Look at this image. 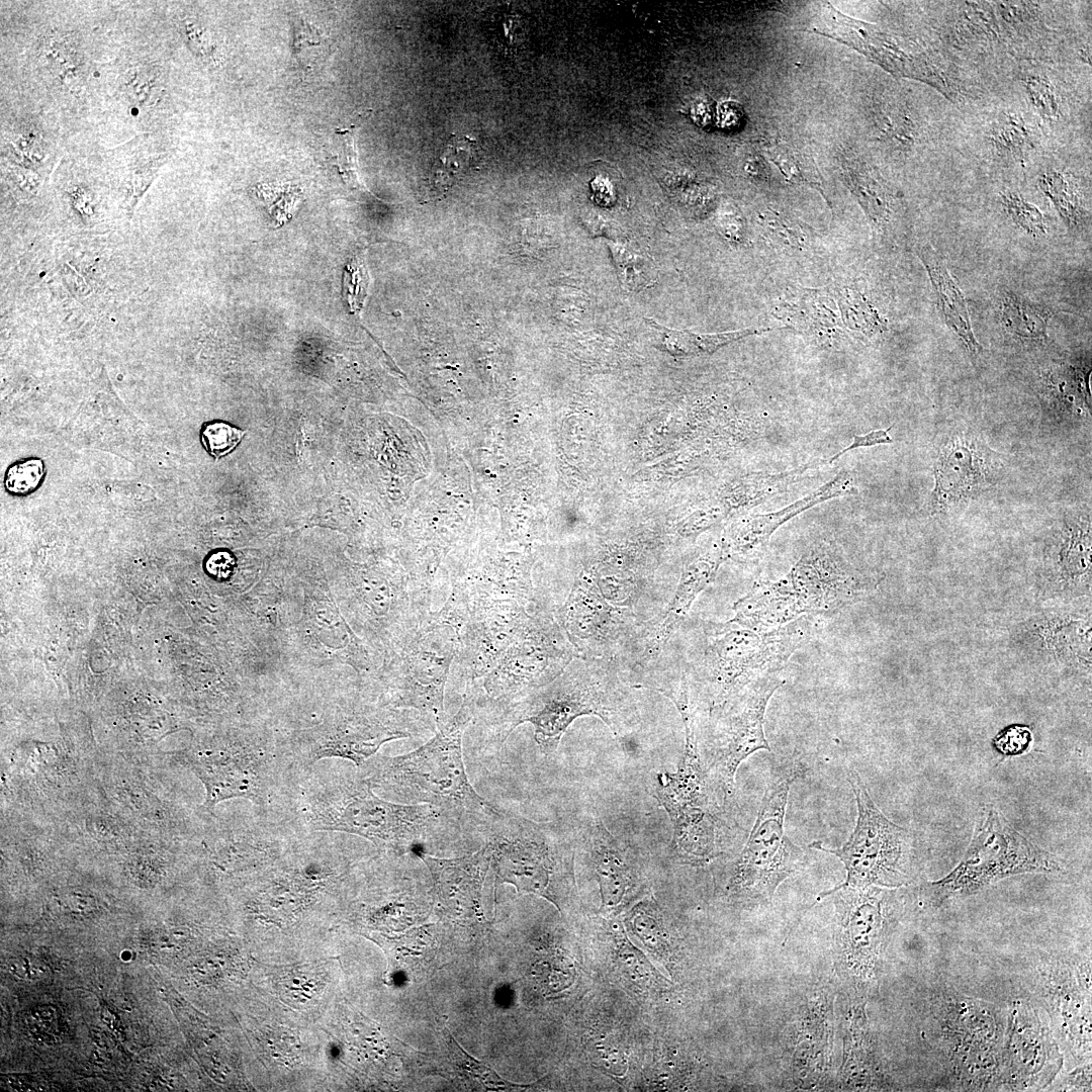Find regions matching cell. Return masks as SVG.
I'll return each instance as SVG.
<instances>
[{
    "instance_id": "obj_1",
    "label": "cell",
    "mask_w": 1092,
    "mask_h": 1092,
    "mask_svg": "<svg viewBox=\"0 0 1092 1092\" xmlns=\"http://www.w3.org/2000/svg\"><path fill=\"white\" fill-rule=\"evenodd\" d=\"M473 715V701L464 695L457 713L439 723L426 743L405 754L371 757L359 767L363 778L403 804L433 805L454 825L488 833L505 813L474 790L466 774L462 738Z\"/></svg>"
},
{
    "instance_id": "obj_2",
    "label": "cell",
    "mask_w": 1092,
    "mask_h": 1092,
    "mask_svg": "<svg viewBox=\"0 0 1092 1092\" xmlns=\"http://www.w3.org/2000/svg\"><path fill=\"white\" fill-rule=\"evenodd\" d=\"M621 670L604 660L575 657L551 682L504 707L502 741L521 724L531 723L544 754L558 748L568 726L578 717H600L620 739L634 733L640 715Z\"/></svg>"
},
{
    "instance_id": "obj_3",
    "label": "cell",
    "mask_w": 1092,
    "mask_h": 1092,
    "mask_svg": "<svg viewBox=\"0 0 1092 1092\" xmlns=\"http://www.w3.org/2000/svg\"><path fill=\"white\" fill-rule=\"evenodd\" d=\"M820 630L818 615H803L769 630L750 629L732 620L703 622L700 647L686 663L690 689L710 714L756 678L783 668Z\"/></svg>"
},
{
    "instance_id": "obj_4",
    "label": "cell",
    "mask_w": 1092,
    "mask_h": 1092,
    "mask_svg": "<svg viewBox=\"0 0 1092 1092\" xmlns=\"http://www.w3.org/2000/svg\"><path fill=\"white\" fill-rule=\"evenodd\" d=\"M301 794L299 813L312 831L357 835L395 853L427 841L440 827L454 825L433 805L393 803L377 796L362 774L315 779Z\"/></svg>"
},
{
    "instance_id": "obj_5",
    "label": "cell",
    "mask_w": 1092,
    "mask_h": 1092,
    "mask_svg": "<svg viewBox=\"0 0 1092 1092\" xmlns=\"http://www.w3.org/2000/svg\"><path fill=\"white\" fill-rule=\"evenodd\" d=\"M497 883L514 885L553 903L562 912L574 900L573 843L557 824L507 815L489 830Z\"/></svg>"
},
{
    "instance_id": "obj_6",
    "label": "cell",
    "mask_w": 1092,
    "mask_h": 1092,
    "mask_svg": "<svg viewBox=\"0 0 1092 1092\" xmlns=\"http://www.w3.org/2000/svg\"><path fill=\"white\" fill-rule=\"evenodd\" d=\"M1064 866L1049 851L1019 833L993 806H986L976 822L973 837L961 861L943 878L926 883L924 892L932 906L967 897L1008 877L1021 874H1055Z\"/></svg>"
},
{
    "instance_id": "obj_7",
    "label": "cell",
    "mask_w": 1092,
    "mask_h": 1092,
    "mask_svg": "<svg viewBox=\"0 0 1092 1092\" xmlns=\"http://www.w3.org/2000/svg\"><path fill=\"white\" fill-rule=\"evenodd\" d=\"M803 770L791 762L771 775L755 823L734 866L728 884L730 896L744 902H768L779 885L805 864V850L785 833L791 787Z\"/></svg>"
},
{
    "instance_id": "obj_8",
    "label": "cell",
    "mask_w": 1092,
    "mask_h": 1092,
    "mask_svg": "<svg viewBox=\"0 0 1092 1092\" xmlns=\"http://www.w3.org/2000/svg\"><path fill=\"white\" fill-rule=\"evenodd\" d=\"M847 781L855 797L857 817L848 840L840 847L827 848L819 841L810 847L838 857L844 866L845 880L831 890L847 887L897 888L914 879V837L891 821L878 808L854 769Z\"/></svg>"
},
{
    "instance_id": "obj_9",
    "label": "cell",
    "mask_w": 1092,
    "mask_h": 1092,
    "mask_svg": "<svg viewBox=\"0 0 1092 1092\" xmlns=\"http://www.w3.org/2000/svg\"><path fill=\"white\" fill-rule=\"evenodd\" d=\"M932 1029L950 1075L974 1089L995 1087L1005 1024L995 1005L940 991L932 997Z\"/></svg>"
},
{
    "instance_id": "obj_10",
    "label": "cell",
    "mask_w": 1092,
    "mask_h": 1092,
    "mask_svg": "<svg viewBox=\"0 0 1092 1092\" xmlns=\"http://www.w3.org/2000/svg\"><path fill=\"white\" fill-rule=\"evenodd\" d=\"M97 791L144 832L192 841L209 818L182 804L154 762L99 756Z\"/></svg>"
},
{
    "instance_id": "obj_11",
    "label": "cell",
    "mask_w": 1092,
    "mask_h": 1092,
    "mask_svg": "<svg viewBox=\"0 0 1092 1092\" xmlns=\"http://www.w3.org/2000/svg\"><path fill=\"white\" fill-rule=\"evenodd\" d=\"M555 619L577 657L608 661L621 671L639 666L649 621L610 603L590 574L575 579Z\"/></svg>"
},
{
    "instance_id": "obj_12",
    "label": "cell",
    "mask_w": 1092,
    "mask_h": 1092,
    "mask_svg": "<svg viewBox=\"0 0 1092 1092\" xmlns=\"http://www.w3.org/2000/svg\"><path fill=\"white\" fill-rule=\"evenodd\" d=\"M685 750L674 772L656 775V799L673 825V845L688 862L705 863L718 855L720 819L716 784L709 776L699 747L696 723L686 721Z\"/></svg>"
},
{
    "instance_id": "obj_13",
    "label": "cell",
    "mask_w": 1092,
    "mask_h": 1092,
    "mask_svg": "<svg viewBox=\"0 0 1092 1092\" xmlns=\"http://www.w3.org/2000/svg\"><path fill=\"white\" fill-rule=\"evenodd\" d=\"M176 761L203 785L201 810L206 816H214L217 804L230 799H246L262 808L270 804L280 764L272 750L253 740L196 745Z\"/></svg>"
},
{
    "instance_id": "obj_14",
    "label": "cell",
    "mask_w": 1092,
    "mask_h": 1092,
    "mask_svg": "<svg viewBox=\"0 0 1092 1092\" xmlns=\"http://www.w3.org/2000/svg\"><path fill=\"white\" fill-rule=\"evenodd\" d=\"M891 892L876 886L847 887L829 890L819 896H835L839 924L836 935L838 965L856 988L869 989L877 981L894 921Z\"/></svg>"
},
{
    "instance_id": "obj_15",
    "label": "cell",
    "mask_w": 1092,
    "mask_h": 1092,
    "mask_svg": "<svg viewBox=\"0 0 1092 1092\" xmlns=\"http://www.w3.org/2000/svg\"><path fill=\"white\" fill-rule=\"evenodd\" d=\"M783 680L774 673L762 675L709 714L706 769L724 799L735 789V774L742 761L757 750L770 751L764 734L767 704Z\"/></svg>"
},
{
    "instance_id": "obj_16",
    "label": "cell",
    "mask_w": 1092,
    "mask_h": 1092,
    "mask_svg": "<svg viewBox=\"0 0 1092 1092\" xmlns=\"http://www.w3.org/2000/svg\"><path fill=\"white\" fill-rule=\"evenodd\" d=\"M577 657L552 615L537 612L499 663L485 675L488 698L511 704L555 679Z\"/></svg>"
},
{
    "instance_id": "obj_17",
    "label": "cell",
    "mask_w": 1092,
    "mask_h": 1092,
    "mask_svg": "<svg viewBox=\"0 0 1092 1092\" xmlns=\"http://www.w3.org/2000/svg\"><path fill=\"white\" fill-rule=\"evenodd\" d=\"M1063 1066V1055L1038 1009L1014 1000L1008 1010L995 1087L1028 1090L1050 1085Z\"/></svg>"
},
{
    "instance_id": "obj_18",
    "label": "cell",
    "mask_w": 1092,
    "mask_h": 1092,
    "mask_svg": "<svg viewBox=\"0 0 1092 1092\" xmlns=\"http://www.w3.org/2000/svg\"><path fill=\"white\" fill-rule=\"evenodd\" d=\"M1002 457L971 429L944 435L933 463L932 511L948 510L992 489L1004 471Z\"/></svg>"
},
{
    "instance_id": "obj_19",
    "label": "cell",
    "mask_w": 1092,
    "mask_h": 1092,
    "mask_svg": "<svg viewBox=\"0 0 1092 1092\" xmlns=\"http://www.w3.org/2000/svg\"><path fill=\"white\" fill-rule=\"evenodd\" d=\"M407 647L402 673L395 684L393 706L427 715L437 726L445 720L444 692L456 655L455 630L434 619Z\"/></svg>"
},
{
    "instance_id": "obj_20",
    "label": "cell",
    "mask_w": 1092,
    "mask_h": 1092,
    "mask_svg": "<svg viewBox=\"0 0 1092 1092\" xmlns=\"http://www.w3.org/2000/svg\"><path fill=\"white\" fill-rule=\"evenodd\" d=\"M782 579L800 616L837 612L863 592L859 573L829 541L811 545Z\"/></svg>"
},
{
    "instance_id": "obj_21",
    "label": "cell",
    "mask_w": 1092,
    "mask_h": 1092,
    "mask_svg": "<svg viewBox=\"0 0 1092 1092\" xmlns=\"http://www.w3.org/2000/svg\"><path fill=\"white\" fill-rule=\"evenodd\" d=\"M1038 994L1049 1008L1059 1037L1074 1057L1087 1061L1091 1055L1090 961L1038 965Z\"/></svg>"
},
{
    "instance_id": "obj_22",
    "label": "cell",
    "mask_w": 1092,
    "mask_h": 1092,
    "mask_svg": "<svg viewBox=\"0 0 1092 1092\" xmlns=\"http://www.w3.org/2000/svg\"><path fill=\"white\" fill-rule=\"evenodd\" d=\"M411 732L396 726L375 712L355 711L340 714L315 730L298 748L299 762L307 768L324 758H342L358 768L386 742L411 737Z\"/></svg>"
},
{
    "instance_id": "obj_23",
    "label": "cell",
    "mask_w": 1092,
    "mask_h": 1092,
    "mask_svg": "<svg viewBox=\"0 0 1092 1092\" xmlns=\"http://www.w3.org/2000/svg\"><path fill=\"white\" fill-rule=\"evenodd\" d=\"M809 31L850 47L895 76H926L921 57L912 44L841 13L828 2L821 3Z\"/></svg>"
},
{
    "instance_id": "obj_24",
    "label": "cell",
    "mask_w": 1092,
    "mask_h": 1092,
    "mask_svg": "<svg viewBox=\"0 0 1092 1092\" xmlns=\"http://www.w3.org/2000/svg\"><path fill=\"white\" fill-rule=\"evenodd\" d=\"M418 856L431 873L435 900L445 915L453 918L479 915L481 887L491 862L488 842L477 851L459 857L443 858L422 851Z\"/></svg>"
},
{
    "instance_id": "obj_25",
    "label": "cell",
    "mask_w": 1092,
    "mask_h": 1092,
    "mask_svg": "<svg viewBox=\"0 0 1092 1092\" xmlns=\"http://www.w3.org/2000/svg\"><path fill=\"white\" fill-rule=\"evenodd\" d=\"M855 491L852 472L841 470L812 493L780 511L752 515L737 522L722 543L724 551L727 557L732 556L742 561L756 560L763 555L772 534L795 516L820 503Z\"/></svg>"
},
{
    "instance_id": "obj_26",
    "label": "cell",
    "mask_w": 1092,
    "mask_h": 1092,
    "mask_svg": "<svg viewBox=\"0 0 1092 1092\" xmlns=\"http://www.w3.org/2000/svg\"><path fill=\"white\" fill-rule=\"evenodd\" d=\"M76 850L116 856L144 831L96 789L57 821Z\"/></svg>"
},
{
    "instance_id": "obj_27",
    "label": "cell",
    "mask_w": 1092,
    "mask_h": 1092,
    "mask_svg": "<svg viewBox=\"0 0 1092 1092\" xmlns=\"http://www.w3.org/2000/svg\"><path fill=\"white\" fill-rule=\"evenodd\" d=\"M727 557L723 546L713 548L688 564L680 575L663 615L649 624L645 649L637 669L655 661L665 649L670 637L687 618L698 596L714 580L720 564Z\"/></svg>"
},
{
    "instance_id": "obj_28",
    "label": "cell",
    "mask_w": 1092,
    "mask_h": 1092,
    "mask_svg": "<svg viewBox=\"0 0 1092 1092\" xmlns=\"http://www.w3.org/2000/svg\"><path fill=\"white\" fill-rule=\"evenodd\" d=\"M589 857L600 885L602 909H621L639 895V878L630 853L600 820L586 830Z\"/></svg>"
},
{
    "instance_id": "obj_29",
    "label": "cell",
    "mask_w": 1092,
    "mask_h": 1092,
    "mask_svg": "<svg viewBox=\"0 0 1092 1092\" xmlns=\"http://www.w3.org/2000/svg\"><path fill=\"white\" fill-rule=\"evenodd\" d=\"M917 254L928 273L936 295V304L944 322L961 339L969 353L977 356L982 347L973 334L965 295L931 246L919 247Z\"/></svg>"
},
{
    "instance_id": "obj_30",
    "label": "cell",
    "mask_w": 1092,
    "mask_h": 1092,
    "mask_svg": "<svg viewBox=\"0 0 1092 1092\" xmlns=\"http://www.w3.org/2000/svg\"><path fill=\"white\" fill-rule=\"evenodd\" d=\"M644 323L652 332L656 347L670 354L681 356L713 353L729 343L769 331V328H748L723 333L700 334L688 330L668 328L650 317H644Z\"/></svg>"
},
{
    "instance_id": "obj_31",
    "label": "cell",
    "mask_w": 1092,
    "mask_h": 1092,
    "mask_svg": "<svg viewBox=\"0 0 1092 1092\" xmlns=\"http://www.w3.org/2000/svg\"><path fill=\"white\" fill-rule=\"evenodd\" d=\"M845 182L857 198L870 221L882 229L890 219L895 193L885 180L864 163H843Z\"/></svg>"
},
{
    "instance_id": "obj_32",
    "label": "cell",
    "mask_w": 1092,
    "mask_h": 1092,
    "mask_svg": "<svg viewBox=\"0 0 1092 1092\" xmlns=\"http://www.w3.org/2000/svg\"><path fill=\"white\" fill-rule=\"evenodd\" d=\"M987 140L993 153L1002 159H1024L1034 148L1033 130L1016 111H1002L991 121Z\"/></svg>"
},
{
    "instance_id": "obj_33",
    "label": "cell",
    "mask_w": 1092,
    "mask_h": 1092,
    "mask_svg": "<svg viewBox=\"0 0 1092 1092\" xmlns=\"http://www.w3.org/2000/svg\"><path fill=\"white\" fill-rule=\"evenodd\" d=\"M1038 186L1053 202L1062 220L1070 230L1079 229L1084 224L1087 219V210L1079 188L1070 174L1049 169L1038 178Z\"/></svg>"
},
{
    "instance_id": "obj_34",
    "label": "cell",
    "mask_w": 1092,
    "mask_h": 1092,
    "mask_svg": "<svg viewBox=\"0 0 1092 1092\" xmlns=\"http://www.w3.org/2000/svg\"><path fill=\"white\" fill-rule=\"evenodd\" d=\"M1052 311L1038 304L1008 292L1001 305V320L1005 329L1024 340H1043Z\"/></svg>"
},
{
    "instance_id": "obj_35",
    "label": "cell",
    "mask_w": 1092,
    "mask_h": 1092,
    "mask_svg": "<svg viewBox=\"0 0 1092 1092\" xmlns=\"http://www.w3.org/2000/svg\"><path fill=\"white\" fill-rule=\"evenodd\" d=\"M873 116L880 140L902 151L915 144L918 127L907 105L895 100L879 101L874 106Z\"/></svg>"
},
{
    "instance_id": "obj_36",
    "label": "cell",
    "mask_w": 1092,
    "mask_h": 1092,
    "mask_svg": "<svg viewBox=\"0 0 1092 1092\" xmlns=\"http://www.w3.org/2000/svg\"><path fill=\"white\" fill-rule=\"evenodd\" d=\"M477 143L466 135L451 134L433 167V183L440 191L448 190L475 163Z\"/></svg>"
},
{
    "instance_id": "obj_37",
    "label": "cell",
    "mask_w": 1092,
    "mask_h": 1092,
    "mask_svg": "<svg viewBox=\"0 0 1092 1092\" xmlns=\"http://www.w3.org/2000/svg\"><path fill=\"white\" fill-rule=\"evenodd\" d=\"M1058 371L1054 370L1045 378V391L1052 404L1069 413L1073 412V407L1077 413H1081L1083 407L1090 411L1087 371L1082 372L1081 368L1074 366H1063Z\"/></svg>"
},
{
    "instance_id": "obj_38",
    "label": "cell",
    "mask_w": 1092,
    "mask_h": 1092,
    "mask_svg": "<svg viewBox=\"0 0 1092 1092\" xmlns=\"http://www.w3.org/2000/svg\"><path fill=\"white\" fill-rule=\"evenodd\" d=\"M765 152L789 181L814 188L828 199L822 177L812 159L799 150L780 144L768 147Z\"/></svg>"
},
{
    "instance_id": "obj_39",
    "label": "cell",
    "mask_w": 1092,
    "mask_h": 1092,
    "mask_svg": "<svg viewBox=\"0 0 1092 1092\" xmlns=\"http://www.w3.org/2000/svg\"><path fill=\"white\" fill-rule=\"evenodd\" d=\"M609 249L617 274L625 289L638 291L654 284L656 269L647 256L617 243H609Z\"/></svg>"
},
{
    "instance_id": "obj_40",
    "label": "cell",
    "mask_w": 1092,
    "mask_h": 1092,
    "mask_svg": "<svg viewBox=\"0 0 1092 1092\" xmlns=\"http://www.w3.org/2000/svg\"><path fill=\"white\" fill-rule=\"evenodd\" d=\"M46 475V463L40 457L18 459L5 470L4 488L11 495L26 496L40 487Z\"/></svg>"
},
{
    "instance_id": "obj_41",
    "label": "cell",
    "mask_w": 1092,
    "mask_h": 1092,
    "mask_svg": "<svg viewBox=\"0 0 1092 1092\" xmlns=\"http://www.w3.org/2000/svg\"><path fill=\"white\" fill-rule=\"evenodd\" d=\"M1021 83L1032 108L1043 120L1055 122L1061 118V100L1056 85L1048 76L1026 73L1021 77Z\"/></svg>"
},
{
    "instance_id": "obj_42",
    "label": "cell",
    "mask_w": 1092,
    "mask_h": 1092,
    "mask_svg": "<svg viewBox=\"0 0 1092 1092\" xmlns=\"http://www.w3.org/2000/svg\"><path fill=\"white\" fill-rule=\"evenodd\" d=\"M1001 203L1007 215L1019 229L1033 237L1046 234V217L1036 205L1014 192L1002 193Z\"/></svg>"
},
{
    "instance_id": "obj_43",
    "label": "cell",
    "mask_w": 1092,
    "mask_h": 1092,
    "mask_svg": "<svg viewBox=\"0 0 1092 1092\" xmlns=\"http://www.w3.org/2000/svg\"><path fill=\"white\" fill-rule=\"evenodd\" d=\"M448 1034V1046L454 1063L461 1074L466 1076L469 1080L475 1081L486 1089L491 1090L509 1089L518 1086L507 1082L491 1068L472 1058L456 1042L449 1032Z\"/></svg>"
},
{
    "instance_id": "obj_44",
    "label": "cell",
    "mask_w": 1092,
    "mask_h": 1092,
    "mask_svg": "<svg viewBox=\"0 0 1092 1092\" xmlns=\"http://www.w3.org/2000/svg\"><path fill=\"white\" fill-rule=\"evenodd\" d=\"M840 305H844L845 323L853 330L873 336L885 329V323L877 310L859 293L845 290Z\"/></svg>"
},
{
    "instance_id": "obj_45",
    "label": "cell",
    "mask_w": 1092,
    "mask_h": 1092,
    "mask_svg": "<svg viewBox=\"0 0 1092 1092\" xmlns=\"http://www.w3.org/2000/svg\"><path fill=\"white\" fill-rule=\"evenodd\" d=\"M245 431L222 421L207 422L200 431V440L209 455L216 460L232 452L242 441Z\"/></svg>"
},
{
    "instance_id": "obj_46",
    "label": "cell",
    "mask_w": 1092,
    "mask_h": 1092,
    "mask_svg": "<svg viewBox=\"0 0 1092 1092\" xmlns=\"http://www.w3.org/2000/svg\"><path fill=\"white\" fill-rule=\"evenodd\" d=\"M255 193L268 206L271 216L281 224L289 218L300 192L290 185H259Z\"/></svg>"
},
{
    "instance_id": "obj_47",
    "label": "cell",
    "mask_w": 1092,
    "mask_h": 1092,
    "mask_svg": "<svg viewBox=\"0 0 1092 1092\" xmlns=\"http://www.w3.org/2000/svg\"><path fill=\"white\" fill-rule=\"evenodd\" d=\"M369 276L361 257H355L348 264L344 277V294L351 310L354 312L362 308L367 295Z\"/></svg>"
},
{
    "instance_id": "obj_48",
    "label": "cell",
    "mask_w": 1092,
    "mask_h": 1092,
    "mask_svg": "<svg viewBox=\"0 0 1092 1092\" xmlns=\"http://www.w3.org/2000/svg\"><path fill=\"white\" fill-rule=\"evenodd\" d=\"M1031 742V732L1025 726L1014 725L1001 731L994 739L995 748L1005 755L1025 752Z\"/></svg>"
},
{
    "instance_id": "obj_49",
    "label": "cell",
    "mask_w": 1092,
    "mask_h": 1092,
    "mask_svg": "<svg viewBox=\"0 0 1092 1092\" xmlns=\"http://www.w3.org/2000/svg\"><path fill=\"white\" fill-rule=\"evenodd\" d=\"M60 902L70 912L78 915H87L97 909L96 898L88 890L81 888L66 890L61 895Z\"/></svg>"
},
{
    "instance_id": "obj_50",
    "label": "cell",
    "mask_w": 1092,
    "mask_h": 1092,
    "mask_svg": "<svg viewBox=\"0 0 1092 1092\" xmlns=\"http://www.w3.org/2000/svg\"><path fill=\"white\" fill-rule=\"evenodd\" d=\"M42 967L38 961L27 957L13 958L8 963L9 971L24 980H36L42 977L44 973Z\"/></svg>"
},
{
    "instance_id": "obj_51",
    "label": "cell",
    "mask_w": 1092,
    "mask_h": 1092,
    "mask_svg": "<svg viewBox=\"0 0 1092 1092\" xmlns=\"http://www.w3.org/2000/svg\"><path fill=\"white\" fill-rule=\"evenodd\" d=\"M1061 1088L1063 1090L1087 1091L1091 1090V1062L1085 1063L1064 1079Z\"/></svg>"
},
{
    "instance_id": "obj_52",
    "label": "cell",
    "mask_w": 1092,
    "mask_h": 1092,
    "mask_svg": "<svg viewBox=\"0 0 1092 1092\" xmlns=\"http://www.w3.org/2000/svg\"><path fill=\"white\" fill-rule=\"evenodd\" d=\"M890 430H891V428H888L887 430L882 429V430L871 431V432H869L867 434H863V435H854L852 443L849 446L845 447L844 451L848 452V451L856 449V448L872 447V446L883 445V444H891L893 442V440L891 439V437L889 435Z\"/></svg>"
},
{
    "instance_id": "obj_53",
    "label": "cell",
    "mask_w": 1092,
    "mask_h": 1092,
    "mask_svg": "<svg viewBox=\"0 0 1092 1092\" xmlns=\"http://www.w3.org/2000/svg\"><path fill=\"white\" fill-rule=\"evenodd\" d=\"M233 559L228 552L219 551L213 553L206 562V568L209 573L215 576H225L232 569Z\"/></svg>"
}]
</instances>
